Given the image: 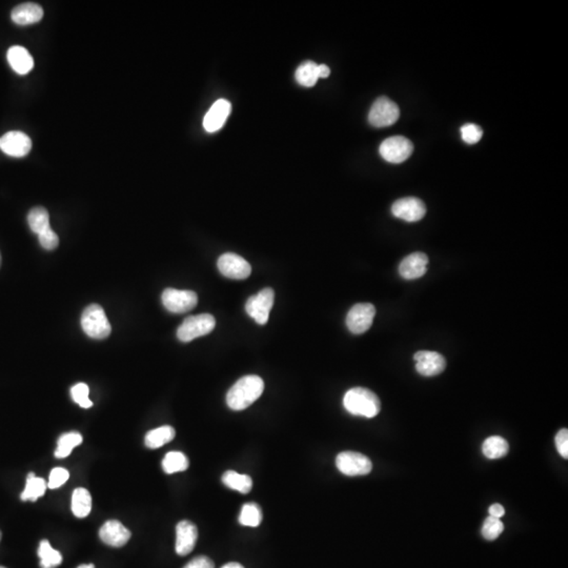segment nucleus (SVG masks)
I'll use <instances>...</instances> for the list:
<instances>
[{"label":"nucleus","instance_id":"obj_1","mask_svg":"<svg viewBox=\"0 0 568 568\" xmlns=\"http://www.w3.org/2000/svg\"><path fill=\"white\" fill-rule=\"evenodd\" d=\"M263 389L264 382L259 376H245L234 384L227 393V405L233 411H243L260 398Z\"/></svg>","mask_w":568,"mask_h":568},{"label":"nucleus","instance_id":"obj_2","mask_svg":"<svg viewBox=\"0 0 568 568\" xmlns=\"http://www.w3.org/2000/svg\"><path fill=\"white\" fill-rule=\"evenodd\" d=\"M344 409L354 416L374 418L380 413L381 403L374 391L364 387H354L346 391L343 398Z\"/></svg>","mask_w":568,"mask_h":568},{"label":"nucleus","instance_id":"obj_3","mask_svg":"<svg viewBox=\"0 0 568 568\" xmlns=\"http://www.w3.org/2000/svg\"><path fill=\"white\" fill-rule=\"evenodd\" d=\"M81 328L89 337L97 340L106 339L112 332L106 313L99 304H91L83 310Z\"/></svg>","mask_w":568,"mask_h":568},{"label":"nucleus","instance_id":"obj_4","mask_svg":"<svg viewBox=\"0 0 568 568\" xmlns=\"http://www.w3.org/2000/svg\"><path fill=\"white\" fill-rule=\"evenodd\" d=\"M216 320L212 315L201 314L188 317L178 328L177 337L180 341L191 342L198 337L207 335L215 328Z\"/></svg>","mask_w":568,"mask_h":568},{"label":"nucleus","instance_id":"obj_5","mask_svg":"<svg viewBox=\"0 0 568 568\" xmlns=\"http://www.w3.org/2000/svg\"><path fill=\"white\" fill-rule=\"evenodd\" d=\"M399 117V106L387 97H379L370 111L369 122L375 128H385L396 124Z\"/></svg>","mask_w":568,"mask_h":568},{"label":"nucleus","instance_id":"obj_6","mask_svg":"<svg viewBox=\"0 0 568 568\" xmlns=\"http://www.w3.org/2000/svg\"><path fill=\"white\" fill-rule=\"evenodd\" d=\"M336 465L340 473L350 477L365 476L373 470V463L369 457L356 452L340 453L336 459Z\"/></svg>","mask_w":568,"mask_h":568},{"label":"nucleus","instance_id":"obj_7","mask_svg":"<svg viewBox=\"0 0 568 568\" xmlns=\"http://www.w3.org/2000/svg\"><path fill=\"white\" fill-rule=\"evenodd\" d=\"M274 299L275 293L272 288H263L258 294L247 300L245 310L257 323L264 326L269 321L271 310L274 306Z\"/></svg>","mask_w":568,"mask_h":568},{"label":"nucleus","instance_id":"obj_8","mask_svg":"<svg viewBox=\"0 0 568 568\" xmlns=\"http://www.w3.org/2000/svg\"><path fill=\"white\" fill-rule=\"evenodd\" d=\"M413 146L411 140L403 136L387 138L382 142L379 148L382 158L395 164L405 162L413 154Z\"/></svg>","mask_w":568,"mask_h":568},{"label":"nucleus","instance_id":"obj_9","mask_svg":"<svg viewBox=\"0 0 568 568\" xmlns=\"http://www.w3.org/2000/svg\"><path fill=\"white\" fill-rule=\"evenodd\" d=\"M162 304L169 312L183 314L197 306L198 297L193 291L166 288L162 293Z\"/></svg>","mask_w":568,"mask_h":568},{"label":"nucleus","instance_id":"obj_10","mask_svg":"<svg viewBox=\"0 0 568 568\" xmlns=\"http://www.w3.org/2000/svg\"><path fill=\"white\" fill-rule=\"evenodd\" d=\"M375 315L376 308L373 304H356L346 316V326L355 335L363 334L371 328Z\"/></svg>","mask_w":568,"mask_h":568},{"label":"nucleus","instance_id":"obj_11","mask_svg":"<svg viewBox=\"0 0 568 568\" xmlns=\"http://www.w3.org/2000/svg\"><path fill=\"white\" fill-rule=\"evenodd\" d=\"M218 270L223 276L235 280L247 279L252 273V266L239 255L233 253H227L219 257Z\"/></svg>","mask_w":568,"mask_h":568},{"label":"nucleus","instance_id":"obj_12","mask_svg":"<svg viewBox=\"0 0 568 568\" xmlns=\"http://www.w3.org/2000/svg\"><path fill=\"white\" fill-rule=\"evenodd\" d=\"M391 213L397 218L402 219L407 223H417L424 217L427 207L419 198H401L394 203Z\"/></svg>","mask_w":568,"mask_h":568},{"label":"nucleus","instance_id":"obj_13","mask_svg":"<svg viewBox=\"0 0 568 568\" xmlns=\"http://www.w3.org/2000/svg\"><path fill=\"white\" fill-rule=\"evenodd\" d=\"M416 370L424 377H433L442 373L446 367V360L441 354L431 350H420L413 356Z\"/></svg>","mask_w":568,"mask_h":568},{"label":"nucleus","instance_id":"obj_14","mask_svg":"<svg viewBox=\"0 0 568 568\" xmlns=\"http://www.w3.org/2000/svg\"><path fill=\"white\" fill-rule=\"evenodd\" d=\"M31 148L29 136L19 130H11L0 137V150L12 157H25Z\"/></svg>","mask_w":568,"mask_h":568},{"label":"nucleus","instance_id":"obj_15","mask_svg":"<svg viewBox=\"0 0 568 568\" xmlns=\"http://www.w3.org/2000/svg\"><path fill=\"white\" fill-rule=\"evenodd\" d=\"M99 537L106 545L122 547L130 539V532L120 521L110 520L99 530Z\"/></svg>","mask_w":568,"mask_h":568},{"label":"nucleus","instance_id":"obj_16","mask_svg":"<svg viewBox=\"0 0 568 568\" xmlns=\"http://www.w3.org/2000/svg\"><path fill=\"white\" fill-rule=\"evenodd\" d=\"M198 539V530L192 522H179L176 527V553L187 556L193 552Z\"/></svg>","mask_w":568,"mask_h":568},{"label":"nucleus","instance_id":"obj_17","mask_svg":"<svg viewBox=\"0 0 568 568\" xmlns=\"http://www.w3.org/2000/svg\"><path fill=\"white\" fill-rule=\"evenodd\" d=\"M231 102L227 99H219L209 109L203 120V126L209 133H215L225 126L227 117L231 113Z\"/></svg>","mask_w":568,"mask_h":568},{"label":"nucleus","instance_id":"obj_18","mask_svg":"<svg viewBox=\"0 0 568 568\" xmlns=\"http://www.w3.org/2000/svg\"><path fill=\"white\" fill-rule=\"evenodd\" d=\"M429 265V257L423 253L417 252L405 257L399 265L401 277L407 280L424 276Z\"/></svg>","mask_w":568,"mask_h":568},{"label":"nucleus","instance_id":"obj_19","mask_svg":"<svg viewBox=\"0 0 568 568\" xmlns=\"http://www.w3.org/2000/svg\"><path fill=\"white\" fill-rule=\"evenodd\" d=\"M12 21L19 25H33L43 19V9L34 3H25L14 8L11 14Z\"/></svg>","mask_w":568,"mask_h":568},{"label":"nucleus","instance_id":"obj_20","mask_svg":"<svg viewBox=\"0 0 568 568\" xmlns=\"http://www.w3.org/2000/svg\"><path fill=\"white\" fill-rule=\"evenodd\" d=\"M8 61L11 68L21 75H25L34 67V60L25 47L14 45L8 51Z\"/></svg>","mask_w":568,"mask_h":568},{"label":"nucleus","instance_id":"obj_21","mask_svg":"<svg viewBox=\"0 0 568 568\" xmlns=\"http://www.w3.org/2000/svg\"><path fill=\"white\" fill-rule=\"evenodd\" d=\"M176 431L173 427L170 425H164V427H158V429H152L146 433L144 443L146 446L148 448L156 449L163 445L168 444L175 438Z\"/></svg>","mask_w":568,"mask_h":568},{"label":"nucleus","instance_id":"obj_22","mask_svg":"<svg viewBox=\"0 0 568 568\" xmlns=\"http://www.w3.org/2000/svg\"><path fill=\"white\" fill-rule=\"evenodd\" d=\"M92 510V497L86 488H76L72 496V512L77 518H86Z\"/></svg>","mask_w":568,"mask_h":568},{"label":"nucleus","instance_id":"obj_23","mask_svg":"<svg viewBox=\"0 0 568 568\" xmlns=\"http://www.w3.org/2000/svg\"><path fill=\"white\" fill-rule=\"evenodd\" d=\"M223 482L231 490H237L241 494H249L253 488V480L249 475L238 474L234 470H227L223 474Z\"/></svg>","mask_w":568,"mask_h":568},{"label":"nucleus","instance_id":"obj_24","mask_svg":"<svg viewBox=\"0 0 568 568\" xmlns=\"http://www.w3.org/2000/svg\"><path fill=\"white\" fill-rule=\"evenodd\" d=\"M510 445L505 439L500 436H492L486 439L482 445V452L488 459H500L508 455Z\"/></svg>","mask_w":568,"mask_h":568},{"label":"nucleus","instance_id":"obj_25","mask_svg":"<svg viewBox=\"0 0 568 568\" xmlns=\"http://www.w3.org/2000/svg\"><path fill=\"white\" fill-rule=\"evenodd\" d=\"M47 488V484L45 479L38 478L32 473L27 476L25 490L21 496V500L34 502L45 495Z\"/></svg>","mask_w":568,"mask_h":568},{"label":"nucleus","instance_id":"obj_26","mask_svg":"<svg viewBox=\"0 0 568 568\" xmlns=\"http://www.w3.org/2000/svg\"><path fill=\"white\" fill-rule=\"evenodd\" d=\"M295 78H296L299 84H302L306 88H312L319 79L318 65L315 63L314 61H306V63H302L295 72Z\"/></svg>","mask_w":568,"mask_h":568},{"label":"nucleus","instance_id":"obj_27","mask_svg":"<svg viewBox=\"0 0 568 568\" xmlns=\"http://www.w3.org/2000/svg\"><path fill=\"white\" fill-rule=\"evenodd\" d=\"M38 556L41 568H55L63 562L61 554L54 549L47 540H43L39 544Z\"/></svg>","mask_w":568,"mask_h":568},{"label":"nucleus","instance_id":"obj_28","mask_svg":"<svg viewBox=\"0 0 568 568\" xmlns=\"http://www.w3.org/2000/svg\"><path fill=\"white\" fill-rule=\"evenodd\" d=\"M27 223H29L30 229L37 235L43 233L51 227L49 212L43 207L32 209L27 215Z\"/></svg>","mask_w":568,"mask_h":568},{"label":"nucleus","instance_id":"obj_29","mask_svg":"<svg viewBox=\"0 0 568 568\" xmlns=\"http://www.w3.org/2000/svg\"><path fill=\"white\" fill-rule=\"evenodd\" d=\"M189 459L180 452H170L162 461V468L166 474L185 472L189 467Z\"/></svg>","mask_w":568,"mask_h":568},{"label":"nucleus","instance_id":"obj_30","mask_svg":"<svg viewBox=\"0 0 568 568\" xmlns=\"http://www.w3.org/2000/svg\"><path fill=\"white\" fill-rule=\"evenodd\" d=\"M82 443V436L76 431L65 433L59 438L55 457L58 459L67 458L70 456L73 449Z\"/></svg>","mask_w":568,"mask_h":568},{"label":"nucleus","instance_id":"obj_31","mask_svg":"<svg viewBox=\"0 0 568 568\" xmlns=\"http://www.w3.org/2000/svg\"><path fill=\"white\" fill-rule=\"evenodd\" d=\"M262 521V512L257 504L247 503L243 505L239 514V523L243 526L257 527Z\"/></svg>","mask_w":568,"mask_h":568},{"label":"nucleus","instance_id":"obj_32","mask_svg":"<svg viewBox=\"0 0 568 568\" xmlns=\"http://www.w3.org/2000/svg\"><path fill=\"white\" fill-rule=\"evenodd\" d=\"M504 530V525L499 518L490 516L483 523L482 534L486 540H496Z\"/></svg>","mask_w":568,"mask_h":568},{"label":"nucleus","instance_id":"obj_33","mask_svg":"<svg viewBox=\"0 0 568 568\" xmlns=\"http://www.w3.org/2000/svg\"><path fill=\"white\" fill-rule=\"evenodd\" d=\"M90 389L86 383H77L71 389V396L75 402L82 407V409H90L93 407V402L89 398Z\"/></svg>","mask_w":568,"mask_h":568},{"label":"nucleus","instance_id":"obj_34","mask_svg":"<svg viewBox=\"0 0 568 568\" xmlns=\"http://www.w3.org/2000/svg\"><path fill=\"white\" fill-rule=\"evenodd\" d=\"M461 135H462L463 141L466 142L467 144H475L480 141L483 130L477 124H467L461 128Z\"/></svg>","mask_w":568,"mask_h":568},{"label":"nucleus","instance_id":"obj_35","mask_svg":"<svg viewBox=\"0 0 568 568\" xmlns=\"http://www.w3.org/2000/svg\"><path fill=\"white\" fill-rule=\"evenodd\" d=\"M69 477H70V474H69L68 470L63 468V467H56L49 474L47 488H51V490H56V488H60L69 480Z\"/></svg>","mask_w":568,"mask_h":568},{"label":"nucleus","instance_id":"obj_36","mask_svg":"<svg viewBox=\"0 0 568 568\" xmlns=\"http://www.w3.org/2000/svg\"><path fill=\"white\" fill-rule=\"evenodd\" d=\"M38 238L39 243H41L43 249L52 251V249H55L58 247V236H57V234L55 233L51 227L47 229V231H43V233L39 234Z\"/></svg>","mask_w":568,"mask_h":568},{"label":"nucleus","instance_id":"obj_37","mask_svg":"<svg viewBox=\"0 0 568 568\" xmlns=\"http://www.w3.org/2000/svg\"><path fill=\"white\" fill-rule=\"evenodd\" d=\"M556 446L558 452L563 458H568V431L566 429H561L557 433L555 438Z\"/></svg>","mask_w":568,"mask_h":568},{"label":"nucleus","instance_id":"obj_38","mask_svg":"<svg viewBox=\"0 0 568 568\" xmlns=\"http://www.w3.org/2000/svg\"><path fill=\"white\" fill-rule=\"evenodd\" d=\"M183 568H215V564L209 558L199 556V557L194 558Z\"/></svg>","mask_w":568,"mask_h":568},{"label":"nucleus","instance_id":"obj_39","mask_svg":"<svg viewBox=\"0 0 568 568\" xmlns=\"http://www.w3.org/2000/svg\"><path fill=\"white\" fill-rule=\"evenodd\" d=\"M490 516H495V518H499L500 519L501 516H503L504 514H505V510H504L503 506L501 505V504H492L490 506Z\"/></svg>","mask_w":568,"mask_h":568},{"label":"nucleus","instance_id":"obj_40","mask_svg":"<svg viewBox=\"0 0 568 568\" xmlns=\"http://www.w3.org/2000/svg\"><path fill=\"white\" fill-rule=\"evenodd\" d=\"M330 70L326 65H318V76L319 78H326L330 76Z\"/></svg>","mask_w":568,"mask_h":568},{"label":"nucleus","instance_id":"obj_41","mask_svg":"<svg viewBox=\"0 0 568 568\" xmlns=\"http://www.w3.org/2000/svg\"><path fill=\"white\" fill-rule=\"evenodd\" d=\"M221 568H245L243 567L241 564L237 563V562H231V563L225 564Z\"/></svg>","mask_w":568,"mask_h":568},{"label":"nucleus","instance_id":"obj_42","mask_svg":"<svg viewBox=\"0 0 568 568\" xmlns=\"http://www.w3.org/2000/svg\"><path fill=\"white\" fill-rule=\"evenodd\" d=\"M78 568H95V566L93 564H82Z\"/></svg>","mask_w":568,"mask_h":568},{"label":"nucleus","instance_id":"obj_43","mask_svg":"<svg viewBox=\"0 0 568 568\" xmlns=\"http://www.w3.org/2000/svg\"><path fill=\"white\" fill-rule=\"evenodd\" d=\"M0 263H1V255H0Z\"/></svg>","mask_w":568,"mask_h":568},{"label":"nucleus","instance_id":"obj_44","mask_svg":"<svg viewBox=\"0 0 568 568\" xmlns=\"http://www.w3.org/2000/svg\"><path fill=\"white\" fill-rule=\"evenodd\" d=\"M0 568H5V567H3V566H0Z\"/></svg>","mask_w":568,"mask_h":568}]
</instances>
